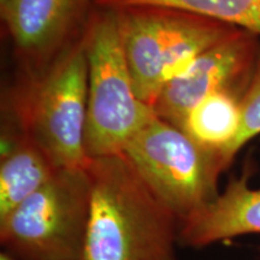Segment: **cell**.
I'll return each instance as SVG.
<instances>
[{"mask_svg": "<svg viewBox=\"0 0 260 260\" xmlns=\"http://www.w3.org/2000/svg\"><path fill=\"white\" fill-rule=\"evenodd\" d=\"M136 95L153 107L165 84L239 27L155 5L113 9Z\"/></svg>", "mask_w": 260, "mask_h": 260, "instance_id": "7a4b0ae2", "label": "cell"}, {"mask_svg": "<svg viewBox=\"0 0 260 260\" xmlns=\"http://www.w3.org/2000/svg\"><path fill=\"white\" fill-rule=\"evenodd\" d=\"M93 8L94 0H5L2 16L19 58L39 75L86 27Z\"/></svg>", "mask_w": 260, "mask_h": 260, "instance_id": "ba28073f", "label": "cell"}, {"mask_svg": "<svg viewBox=\"0 0 260 260\" xmlns=\"http://www.w3.org/2000/svg\"><path fill=\"white\" fill-rule=\"evenodd\" d=\"M88 58L82 37L46 70L35 75L18 103L21 132L38 145L58 170L87 169L84 147Z\"/></svg>", "mask_w": 260, "mask_h": 260, "instance_id": "277c9868", "label": "cell"}, {"mask_svg": "<svg viewBox=\"0 0 260 260\" xmlns=\"http://www.w3.org/2000/svg\"><path fill=\"white\" fill-rule=\"evenodd\" d=\"M155 5L205 16L248 30L260 38V0H94V6L119 9Z\"/></svg>", "mask_w": 260, "mask_h": 260, "instance_id": "7c38bea8", "label": "cell"}, {"mask_svg": "<svg viewBox=\"0 0 260 260\" xmlns=\"http://www.w3.org/2000/svg\"><path fill=\"white\" fill-rule=\"evenodd\" d=\"M241 99L229 90L211 94L188 112L180 128L198 144L219 153L226 169V153L241 124Z\"/></svg>", "mask_w": 260, "mask_h": 260, "instance_id": "8fae6325", "label": "cell"}, {"mask_svg": "<svg viewBox=\"0 0 260 260\" xmlns=\"http://www.w3.org/2000/svg\"><path fill=\"white\" fill-rule=\"evenodd\" d=\"M90 213L81 260H178L181 223L123 154L92 159Z\"/></svg>", "mask_w": 260, "mask_h": 260, "instance_id": "6da1fadb", "label": "cell"}, {"mask_svg": "<svg viewBox=\"0 0 260 260\" xmlns=\"http://www.w3.org/2000/svg\"><path fill=\"white\" fill-rule=\"evenodd\" d=\"M138 176L181 224L219 195L228 169L219 153L155 115L123 152Z\"/></svg>", "mask_w": 260, "mask_h": 260, "instance_id": "5b68a950", "label": "cell"}, {"mask_svg": "<svg viewBox=\"0 0 260 260\" xmlns=\"http://www.w3.org/2000/svg\"><path fill=\"white\" fill-rule=\"evenodd\" d=\"M251 170L230 178L209 206L181 224L180 243L205 248L226 240L260 234V188L249 186Z\"/></svg>", "mask_w": 260, "mask_h": 260, "instance_id": "9c48e42d", "label": "cell"}, {"mask_svg": "<svg viewBox=\"0 0 260 260\" xmlns=\"http://www.w3.org/2000/svg\"><path fill=\"white\" fill-rule=\"evenodd\" d=\"M259 52L260 38L239 28L165 84L153 105L155 115L181 128L188 112L211 94L229 90L243 96Z\"/></svg>", "mask_w": 260, "mask_h": 260, "instance_id": "52a82bcc", "label": "cell"}, {"mask_svg": "<svg viewBox=\"0 0 260 260\" xmlns=\"http://www.w3.org/2000/svg\"><path fill=\"white\" fill-rule=\"evenodd\" d=\"M0 260H23V259L17 258V256L10 254V253L5 251H2L0 252Z\"/></svg>", "mask_w": 260, "mask_h": 260, "instance_id": "5bb4252c", "label": "cell"}, {"mask_svg": "<svg viewBox=\"0 0 260 260\" xmlns=\"http://www.w3.org/2000/svg\"><path fill=\"white\" fill-rule=\"evenodd\" d=\"M58 171L44 151L23 133L3 138L0 219L45 186Z\"/></svg>", "mask_w": 260, "mask_h": 260, "instance_id": "30bf717a", "label": "cell"}, {"mask_svg": "<svg viewBox=\"0 0 260 260\" xmlns=\"http://www.w3.org/2000/svg\"><path fill=\"white\" fill-rule=\"evenodd\" d=\"M83 39L88 58L86 153L90 159L123 154L155 112L135 93L115 10L94 6Z\"/></svg>", "mask_w": 260, "mask_h": 260, "instance_id": "3957f363", "label": "cell"}, {"mask_svg": "<svg viewBox=\"0 0 260 260\" xmlns=\"http://www.w3.org/2000/svg\"><path fill=\"white\" fill-rule=\"evenodd\" d=\"M90 197L88 168L59 170L0 219L2 251L23 260H81Z\"/></svg>", "mask_w": 260, "mask_h": 260, "instance_id": "8992f818", "label": "cell"}, {"mask_svg": "<svg viewBox=\"0 0 260 260\" xmlns=\"http://www.w3.org/2000/svg\"><path fill=\"white\" fill-rule=\"evenodd\" d=\"M3 2H5V0H2V3H3Z\"/></svg>", "mask_w": 260, "mask_h": 260, "instance_id": "9a60e30c", "label": "cell"}, {"mask_svg": "<svg viewBox=\"0 0 260 260\" xmlns=\"http://www.w3.org/2000/svg\"><path fill=\"white\" fill-rule=\"evenodd\" d=\"M258 135H260V52L252 80L241 99V124L239 133L226 153L229 167L243 146Z\"/></svg>", "mask_w": 260, "mask_h": 260, "instance_id": "4fadbf2b", "label": "cell"}]
</instances>
